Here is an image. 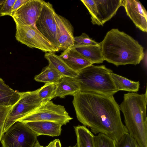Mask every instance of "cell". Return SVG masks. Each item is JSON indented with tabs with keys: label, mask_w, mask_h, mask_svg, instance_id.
Wrapping results in <instances>:
<instances>
[{
	"label": "cell",
	"mask_w": 147,
	"mask_h": 147,
	"mask_svg": "<svg viewBox=\"0 0 147 147\" xmlns=\"http://www.w3.org/2000/svg\"><path fill=\"white\" fill-rule=\"evenodd\" d=\"M100 43L104 60L117 66L136 65L144 57V47L138 41L117 28L107 32Z\"/></svg>",
	"instance_id": "7a4b0ae2"
},
{
	"label": "cell",
	"mask_w": 147,
	"mask_h": 147,
	"mask_svg": "<svg viewBox=\"0 0 147 147\" xmlns=\"http://www.w3.org/2000/svg\"><path fill=\"white\" fill-rule=\"evenodd\" d=\"M115 147H139L135 139L128 133L124 134L117 142H115Z\"/></svg>",
	"instance_id": "cb8c5ba5"
},
{
	"label": "cell",
	"mask_w": 147,
	"mask_h": 147,
	"mask_svg": "<svg viewBox=\"0 0 147 147\" xmlns=\"http://www.w3.org/2000/svg\"><path fill=\"white\" fill-rule=\"evenodd\" d=\"M44 147H61V146L59 140L57 139L50 142L47 146Z\"/></svg>",
	"instance_id": "f1b7e54d"
},
{
	"label": "cell",
	"mask_w": 147,
	"mask_h": 147,
	"mask_svg": "<svg viewBox=\"0 0 147 147\" xmlns=\"http://www.w3.org/2000/svg\"><path fill=\"white\" fill-rule=\"evenodd\" d=\"M113 71L103 65L92 64L78 73L74 78L80 91L113 96L118 91L111 76Z\"/></svg>",
	"instance_id": "277c9868"
},
{
	"label": "cell",
	"mask_w": 147,
	"mask_h": 147,
	"mask_svg": "<svg viewBox=\"0 0 147 147\" xmlns=\"http://www.w3.org/2000/svg\"><path fill=\"white\" fill-rule=\"evenodd\" d=\"M15 23V38L18 42L30 48L38 49L45 53L58 52L35 26Z\"/></svg>",
	"instance_id": "9c48e42d"
},
{
	"label": "cell",
	"mask_w": 147,
	"mask_h": 147,
	"mask_svg": "<svg viewBox=\"0 0 147 147\" xmlns=\"http://www.w3.org/2000/svg\"><path fill=\"white\" fill-rule=\"evenodd\" d=\"M24 123L37 136L41 135L52 137L59 136L61 134V127L63 125L59 123L50 121H34Z\"/></svg>",
	"instance_id": "9a60e30c"
},
{
	"label": "cell",
	"mask_w": 147,
	"mask_h": 147,
	"mask_svg": "<svg viewBox=\"0 0 147 147\" xmlns=\"http://www.w3.org/2000/svg\"><path fill=\"white\" fill-rule=\"evenodd\" d=\"M12 107H7L0 105V141L3 133L5 121Z\"/></svg>",
	"instance_id": "4316f807"
},
{
	"label": "cell",
	"mask_w": 147,
	"mask_h": 147,
	"mask_svg": "<svg viewBox=\"0 0 147 147\" xmlns=\"http://www.w3.org/2000/svg\"><path fill=\"white\" fill-rule=\"evenodd\" d=\"M72 119L63 106L55 104L52 101L49 100L18 121L23 123L34 121H50L63 125H66Z\"/></svg>",
	"instance_id": "5b68a950"
},
{
	"label": "cell",
	"mask_w": 147,
	"mask_h": 147,
	"mask_svg": "<svg viewBox=\"0 0 147 147\" xmlns=\"http://www.w3.org/2000/svg\"><path fill=\"white\" fill-rule=\"evenodd\" d=\"M63 76L50 65L43 68L41 72L36 75L34 79L36 81L46 83H57Z\"/></svg>",
	"instance_id": "44dd1931"
},
{
	"label": "cell",
	"mask_w": 147,
	"mask_h": 147,
	"mask_svg": "<svg viewBox=\"0 0 147 147\" xmlns=\"http://www.w3.org/2000/svg\"><path fill=\"white\" fill-rule=\"evenodd\" d=\"M53 5L44 1L40 15L35 23L38 30L58 52L60 48L57 37V25Z\"/></svg>",
	"instance_id": "30bf717a"
},
{
	"label": "cell",
	"mask_w": 147,
	"mask_h": 147,
	"mask_svg": "<svg viewBox=\"0 0 147 147\" xmlns=\"http://www.w3.org/2000/svg\"><path fill=\"white\" fill-rule=\"evenodd\" d=\"M111 76L118 91L137 92L138 91L140 86L139 81H132L113 72L111 73Z\"/></svg>",
	"instance_id": "ffe728a7"
},
{
	"label": "cell",
	"mask_w": 147,
	"mask_h": 147,
	"mask_svg": "<svg viewBox=\"0 0 147 147\" xmlns=\"http://www.w3.org/2000/svg\"><path fill=\"white\" fill-rule=\"evenodd\" d=\"M37 135L24 123L17 121L3 133L2 147H34Z\"/></svg>",
	"instance_id": "52a82bcc"
},
{
	"label": "cell",
	"mask_w": 147,
	"mask_h": 147,
	"mask_svg": "<svg viewBox=\"0 0 147 147\" xmlns=\"http://www.w3.org/2000/svg\"><path fill=\"white\" fill-rule=\"evenodd\" d=\"M34 147H44V146H41L38 140Z\"/></svg>",
	"instance_id": "4dcf8cb0"
},
{
	"label": "cell",
	"mask_w": 147,
	"mask_h": 147,
	"mask_svg": "<svg viewBox=\"0 0 147 147\" xmlns=\"http://www.w3.org/2000/svg\"><path fill=\"white\" fill-rule=\"evenodd\" d=\"M57 88L56 83H46L43 86L38 89V96L43 101L50 100L55 97Z\"/></svg>",
	"instance_id": "603a6c76"
},
{
	"label": "cell",
	"mask_w": 147,
	"mask_h": 147,
	"mask_svg": "<svg viewBox=\"0 0 147 147\" xmlns=\"http://www.w3.org/2000/svg\"><path fill=\"white\" fill-rule=\"evenodd\" d=\"M59 56L71 69L77 73L92 64L74 47L64 51Z\"/></svg>",
	"instance_id": "5bb4252c"
},
{
	"label": "cell",
	"mask_w": 147,
	"mask_h": 147,
	"mask_svg": "<svg viewBox=\"0 0 147 147\" xmlns=\"http://www.w3.org/2000/svg\"><path fill=\"white\" fill-rule=\"evenodd\" d=\"M16 1V0H0L1 16L6 15L11 16L12 8Z\"/></svg>",
	"instance_id": "484cf974"
},
{
	"label": "cell",
	"mask_w": 147,
	"mask_h": 147,
	"mask_svg": "<svg viewBox=\"0 0 147 147\" xmlns=\"http://www.w3.org/2000/svg\"><path fill=\"white\" fill-rule=\"evenodd\" d=\"M29 1V0H16L12 8L11 16H12L19 8Z\"/></svg>",
	"instance_id": "83f0119b"
},
{
	"label": "cell",
	"mask_w": 147,
	"mask_h": 147,
	"mask_svg": "<svg viewBox=\"0 0 147 147\" xmlns=\"http://www.w3.org/2000/svg\"><path fill=\"white\" fill-rule=\"evenodd\" d=\"M74 47L76 51L88 60L92 64L102 63L104 61L100 43L95 45H74Z\"/></svg>",
	"instance_id": "e0dca14e"
},
{
	"label": "cell",
	"mask_w": 147,
	"mask_h": 147,
	"mask_svg": "<svg viewBox=\"0 0 147 147\" xmlns=\"http://www.w3.org/2000/svg\"><path fill=\"white\" fill-rule=\"evenodd\" d=\"M54 18L57 25V37L60 50L64 51L75 45L74 28L69 21L55 12Z\"/></svg>",
	"instance_id": "4fadbf2b"
},
{
	"label": "cell",
	"mask_w": 147,
	"mask_h": 147,
	"mask_svg": "<svg viewBox=\"0 0 147 147\" xmlns=\"http://www.w3.org/2000/svg\"><path fill=\"white\" fill-rule=\"evenodd\" d=\"M20 92L12 89L10 90H0V105L13 107L20 98Z\"/></svg>",
	"instance_id": "7402d4cb"
},
{
	"label": "cell",
	"mask_w": 147,
	"mask_h": 147,
	"mask_svg": "<svg viewBox=\"0 0 147 147\" xmlns=\"http://www.w3.org/2000/svg\"><path fill=\"white\" fill-rule=\"evenodd\" d=\"M76 136L77 147H95L94 134L86 126L74 127Z\"/></svg>",
	"instance_id": "d6986e66"
},
{
	"label": "cell",
	"mask_w": 147,
	"mask_h": 147,
	"mask_svg": "<svg viewBox=\"0 0 147 147\" xmlns=\"http://www.w3.org/2000/svg\"><path fill=\"white\" fill-rule=\"evenodd\" d=\"M73 96L77 119L94 134H102L117 142L128 133L113 96L79 91Z\"/></svg>",
	"instance_id": "6da1fadb"
},
{
	"label": "cell",
	"mask_w": 147,
	"mask_h": 147,
	"mask_svg": "<svg viewBox=\"0 0 147 147\" xmlns=\"http://www.w3.org/2000/svg\"><path fill=\"white\" fill-rule=\"evenodd\" d=\"M91 15L93 25L103 26L122 6V0H81Z\"/></svg>",
	"instance_id": "ba28073f"
},
{
	"label": "cell",
	"mask_w": 147,
	"mask_h": 147,
	"mask_svg": "<svg viewBox=\"0 0 147 147\" xmlns=\"http://www.w3.org/2000/svg\"><path fill=\"white\" fill-rule=\"evenodd\" d=\"M147 89L144 94L128 93L124 95L119 105L128 133L139 147H147Z\"/></svg>",
	"instance_id": "3957f363"
},
{
	"label": "cell",
	"mask_w": 147,
	"mask_h": 147,
	"mask_svg": "<svg viewBox=\"0 0 147 147\" xmlns=\"http://www.w3.org/2000/svg\"><path fill=\"white\" fill-rule=\"evenodd\" d=\"M69 147H77L76 145L73 146H72V147H71V146H69Z\"/></svg>",
	"instance_id": "1f68e13d"
},
{
	"label": "cell",
	"mask_w": 147,
	"mask_h": 147,
	"mask_svg": "<svg viewBox=\"0 0 147 147\" xmlns=\"http://www.w3.org/2000/svg\"><path fill=\"white\" fill-rule=\"evenodd\" d=\"M127 15L136 26L142 31L147 32V12L138 0H122Z\"/></svg>",
	"instance_id": "7c38bea8"
},
{
	"label": "cell",
	"mask_w": 147,
	"mask_h": 147,
	"mask_svg": "<svg viewBox=\"0 0 147 147\" xmlns=\"http://www.w3.org/2000/svg\"><path fill=\"white\" fill-rule=\"evenodd\" d=\"M38 90V89L33 91L20 92V99L12 107L7 116L3 133L13 123L36 109L46 102L39 97Z\"/></svg>",
	"instance_id": "8992f818"
},
{
	"label": "cell",
	"mask_w": 147,
	"mask_h": 147,
	"mask_svg": "<svg viewBox=\"0 0 147 147\" xmlns=\"http://www.w3.org/2000/svg\"><path fill=\"white\" fill-rule=\"evenodd\" d=\"M1 17V15H0V17Z\"/></svg>",
	"instance_id": "d6a6232c"
},
{
	"label": "cell",
	"mask_w": 147,
	"mask_h": 147,
	"mask_svg": "<svg viewBox=\"0 0 147 147\" xmlns=\"http://www.w3.org/2000/svg\"><path fill=\"white\" fill-rule=\"evenodd\" d=\"M56 83L57 88L55 97L64 98L69 95L74 96L80 91L78 84L74 78L63 76Z\"/></svg>",
	"instance_id": "2e32d148"
},
{
	"label": "cell",
	"mask_w": 147,
	"mask_h": 147,
	"mask_svg": "<svg viewBox=\"0 0 147 147\" xmlns=\"http://www.w3.org/2000/svg\"><path fill=\"white\" fill-rule=\"evenodd\" d=\"M12 89L6 85L2 79L0 78V90H10Z\"/></svg>",
	"instance_id": "f546056e"
},
{
	"label": "cell",
	"mask_w": 147,
	"mask_h": 147,
	"mask_svg": "<svg viewBox=\"0 0 147 147\" xmlns=\"http://www.w3.org/2000/svg\"><path fill=\"white\" fill-rule=\"evenodd\" d=\"M44 1L29 0L19 8L11 17L15 22L35 26L39 17Z\"/></svg>",
	"instance_id": "8fae6325"
},
{
	"label": "cell",
	"mask_w": 147,
	"mask_h": 147,
	"mask_svg": "<svg viewBox=\"0 0 147 147\" xmlns=\"http://www.w3.org/2000/svg\"><path fill=\"white\" fill-rule=\"evenodd\" d=\"M74 45L86 46L95 45L98 43L90 38L86 34L83 33L79 36H74Z\"/></svg>",
	"instance_id": "d4e9b609"
},
{
	"label": "cell",
	"mask_w": 147,
	"mask_h": 147,
	"mask_svg": "<svg viewBox=\"0 0 147 147\" xmlns=\"http://www.w3.org/2000/svg\"><path fill=\"white\" fill-rule=\"evenodd\" d=\"M45 57L48 61L49 64L55 69L63 76L75 78L78 73L71 69L65 63L59 55L54 53H46Z\"/></svg>",
	"instance_id": "ac0fdd59"
}]
</instances>
